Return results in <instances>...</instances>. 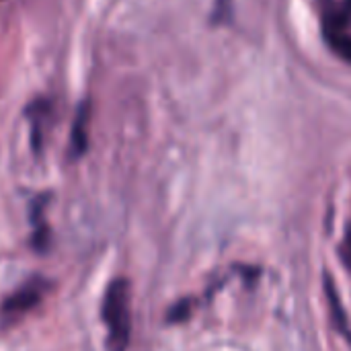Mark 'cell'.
<instances>
[{"instance_id":"cell-1","label":"cell","mask_w":351,"mask_h":351,"mask_svg":"<svg viewBox=\"0 0 351 351\" xmlns=\"http://www.w3.org/2000/svg\"><path fill=\"white\" fill-rule=\"evenodd\" d=\"M103 321L109 329L107 337V351H125L130 346V284L128 280L119 278L113 280L105 292L103 308H101Z\"/></svg>"},{"instance_id":"cell-2","label":"cell","mask_w":351,"mask_h":351,"mask_svg":"<svg viewBox=\"0 0 351 351\" xmlns=\"http://www.w3.org/2000/svg\"><path fill=\"white\" fill-rule=\"evenodd\" d=\"M45 292V282L41 280H33L29 284H25L19 292H14L12 296H8L0 308V315L6 317V319H12V317H19V315H25L27 311L35 308L41 300Z\"/></svg>"},{"instance_id":"cell-3","label":"cell","mask_w":351,"mask_h":351,"mask_svg":"<svg viewBox=\"0 0 351 351\" xmlns=\"http://www.w3.org/2000/svg\"><path fill=\"white\" fill-rule=\"evenodd\" d=\"M88 119H90V103L84 101L78 111H76V119L72 125V134H70V154L74 158L82 156L86 152L88 146Z\"/></svg>"},{"instance_id":"cell-4","label":"cell","mask_w":351,"mask_h":351,"mask_svg":"<svg viewBox=\"0 0 351 351\" xmlns=\"http://www.w3.org/2000/svg\"><path fill=\"white\" fill-rule=\"evenodd\" d=\"M33 247H35L37 251H43V249L47 247V228L41 224V220L37 222V228H35V232H33Z\"/></svg>"},{"instance_id":"cell-5","label":"cell","mask_w":351,"mask_h":351,"mask_svg":"<svg viewBox=\"0 0 351 351\" xmlns=\"http://www.w3.org/2000/svg\"><path fill=\"white\" fill-rule=\"evenodd\" d=\"M187 304L185 302H181V304H177L171 313H169V321H183V319H187Z\"/></svg>"},{"instance_id":"cell-6","label":"cell","mask_w":351,"mask_h":351,"mask_svg":"<svg viewBox=\"0 0 351 351\" xmlns=\"http://www.w3.org/2000/svg\"><path fill=\"white\" fill-rule=\"evenodd\" d=\"M348 255L351 257V230H350V234H348Z\"/></svg>"}]
</instances>
